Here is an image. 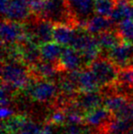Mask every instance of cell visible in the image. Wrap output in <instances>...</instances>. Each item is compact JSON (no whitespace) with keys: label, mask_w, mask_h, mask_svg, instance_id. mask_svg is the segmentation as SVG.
I'll return each instance as SVG.
<instances>
[{"label":"cell","mask_w":133,"mask_h":134,"mask_svg":"<svg viewBox=\"0 0 133 134\" xmlns=\"http://www.w3.org/2000/svg\"><path fill=\"white\" fill-rule=\"evenodd\" d=\"M130 104L126 96L123 94H112L107 96L103 100V106L112 113L113 116L119 114Z\"/></svg>","instance_id":"20"},{"label":"cell","mask_w":133,"mask_h":134,"mask_svg":"<svg viewBox=\"0 0 133 134\" xmlns=\"http://www.w3.org/2000/svg\"><path fill=\"white\" fill-rule=\"evenodd\" d=\"M78 88L79 91H94L100 86L96 75L93 73L90 69H85L80 70L79 77H78Z\"/></svg>","instance_id":"19"},{"label":"cell","mask_w":133,"mask_h":134,"mask_svg":"<svg viewBox=\"0 0 133 134\" xmlns=\"http://www.w3.org/2000/svg\"><path fill=\"white\" fill-rule=\"evenodd\" d=\"M5 134H19V132H16V131H7Z\"/></svg>","instance_id":"35"},{"label":"cell","mask_w":133,"mask_h":134,"mask_svg":"<svg viewBox=\"0 0 133 134\" xmlns=\"http://www.w3.org/2000/svg\"><path fill=\"white\" fill-rule=\"evenodd\" d=\"M26 28L20 22L5 19L1 24V41L3 46H9L14 44H21L27 40Z\"/></svg>","instance_id":"4"},{"label":"cell","mask_w":133,"mask_h":134,"mask_svg":"<svg viewBox=\"0 0 133 134\" xmlns=\"http://www.w3.org/2000/svg\"><path fill=\"white\" fill-rule=\"evenodd\" d=\"M57 63L46 61H39L36 65L31 67V73L33 77H37L41 80H51L56 79L59 71Z\"/></svg>","instance_id":"14"},{"label":"cell","mask_w":133,"mask_h":134,"mask_svg":"<svg viewBox=\"0 0 133 134\" xmlns=\"http://www.w3.org/2000/svg\"><path fill=\"white\" fill-rule=\"evenodd\" d=\"M70 47L79 51L83 58V62L89 65H90L95 59L99 58L101 50L97 37H95L94 35L89 34V32H77V35Z\"/></svg>","instance_id":"2"},{"label":"cell","mask_w":133,"mask_h":134,"mask_svg":"<svg viewBox=\"0 0 133 134\" xmlns=\"http://www.w3.org/2000/svg\"><path fill=\"white\" fill-rule=\"evenodd\" d=\"M112 113L104 106L98 107L96 109L85 112V123L93 127H102L109 120Z\"/></svg>","instance_id":"15"},{"label":"cell","mask_w":133,"mask_h":134,"mask_svg":"<svg viewBox=\"0 0 133 134\" xmlns=\"http://www.w3.org/2000/svg\"><path fill=\"white\" fill-rule=\"evenodd\" d=\"M43 127L38 123L32 121L30 120H26L21 129L19 130V134H39Z\"/></svg>","instance_id":"27"},{"label":"cell","mask_w":133,"mask_h":134,"mask_svg":"<svg viewBox=\"0 0 133 134\" xmlns=\"http://www.w3.org/2000/svg\"><path fill=\"white\" fill-rule=\"evenodd\" d=\"M119 81L120 84L133 88V66H128L124 69H120L119 74Z\"/></svg>","instance_id":"26"},{"label":"cell","mask_w":133,"mask_h":134,"mask_svg":"<svg viewBox=\"0 0 133 134\" xmlns=\"http://www.w3.org/2000/svg\"><path fill=\"white\" fill-rule=\"evenodd\" d=\"M125 134H126V133H125Z\"/></svg>","instance_id":"38"},{"label":"cell","mask_w":133,"mask_h":134,"mask_svg":"<svg viewBox=\"0 0 133 134\" xmlns=\"http://www.w3.org/2000/svg\"><path fill=\"white\" fill-rule=\"evenodd\" d=\"M103 100H104V98H103L102 94L98 92L97 90H94V91L87 92L80 91V94L77 96L75 102L85 113L87 111L92 110L96 108L100 107L101 105H103Z\"/></svg>","instance_id":"11"},{"label":"cell","mask_w":133,"mask_h":134,"mask_svg":"<svg viewBox=\"0 0 133 134\" xmlns=\"http://www.w3.org/2000/svg\"><path fill=\"white\" fill-rule=\"evenodd\" d=\"M57 87L65 98H73V96L77 95L78 92L79 91L78 85L76 82L69 80L67 76L59 80Z\"/></svg>","instance_id":"24"},{"label":"cell","mask_w":133,"mask_h":134,"mask_svg":"<svg viewBox=\"0 0 133 134\" xmlns=\"http://www.w3.org/2000/svg\"><path fill=\"white\" fill-rule=\"evenodd\" d=\"M53 28L52 21L39 18L30 24V28L28 30L26 29V32L29 40L41 45L53 40Z\"/></svg>","instance_id":"5"},{"label":"cell","mask_w":133,"mask_h":134,"mask_svg":"<svg viewBox=\"0 0 133 134\" xmlns=\"http://www.w3.org/2000/svg\"><path fill=\"white\" fill-rule=\"evenodd\" d=\"M133 126V120L130 119L119 118L112 115L108 122L103 126L106 134H125Z\"/></svg>","instance_id":"16"},{"label":"cell","mask_w":133,"mask_h":134,"mask_svg":"<svg viewBox=\"0 0 133 134\" xmlns=\"http://www.w3.org/2000/svg\"><path fill=\"white\" fill-rule=\"evenodd\" d=\"M84 63L79 51L70 46L63 48L62 54L57 61V68L59 70L72 71L79 69L81 64Z\"/></svg>","instance_id":"8"},{"label":"cell","mask_w":133,"mask_h":134,"mask_svg":"<svg viewBox=\"0 0 133 134\" xmlns=\"http://www.w3.org/2000/svg\"><path fill=\"white\" fill-rule=\"evenodd\" d=\"M27 88L29 90L31 99L39 102H46L51 100L57 96L59 87L51 80H39L34 83H30Z\"/></svg>","instance_id":"6"},{"label":"cell","mask_w":133,"mask_h":134,"mask_svg":"<svg viewBox=\"0 0 133 134\" xmlns=\"http://www.w3.org/2000/svg\"><path fill=\"white\" fill-rule=\"evenodd\" d=\"M67 122V113L64 109H57L50 115V123L54 125H62Z\"/></svg>","instance_id":"28"},{"label":"cell","mask_w":133,"mask_h":134,"mask_svg":"<svg viewBox=\"0 0 133 134\" xmlns=\"http://www.w3.org/2000/svg\"><path fill=\"white\" fill-rule=\"evenodd\" d=\"M130 108H131V117H130V118H131V120H133V99H132V100L130 101Z\"/></svg>","instance_id":"34"},{"label":"cell","mask_w":133,"mask_h":134,"mask_svg":"<svg viewBox=\"0 0 133 134\" xmlns=\"http://www.w3.org/2000/svg\"><path fill=\"white\" fill-rule=\"evenodd\" d=\"M9 2H10V0H0V5H1V13H2V15H3V16H4V14H5V10H7V5H8Z\"/></svg>","instance_id":"32"},{"label":"cell","mask_w":133,"mask_h":134,"mask_svg":"<svg viewBox=\"0 0 133 134\" xmlns=\"http://www.w3.org/2000/svg\"><path fill=\"white\" fill-rule=\"evenodd\" d=\"M2 81L12 85L16 90H25L30 84V71L27 65L20 61L11 60L2 64Z\"/></svg>","instance_id":"1"},{"label":"cell","mask_w":133,"mask_h":134,"mask_svg":"<svg viewBox=\"0 0 133 134\" xmlns=\"http://www.w3.org/2000/svg\"><path fill=\"white\" fill-rule=\"evenodd\" d=\"M126 134H133V126L131 127V129H130V131H129Z\"/></svg>","instance_id":"36"},{"label":"cell","mask_w":133,"mask_h":134,"mask_svg":"<svg viewBox=\"0 0 133 134\" xmlns=\"http://www.w3.org/2000/svg\"><path fill=\"white\" fill-rule=\"evenodd\" d=\"M94 3L95 0H67L69 12L76 20V26L90 16L94 11Z\"/></svg>","instance_id":"9"},{"label":"cell","mask_w":133,"mask_h":134,"mask_svg":"<svg viewBox=\"0 0 133 134\" xmlns=\"http://www.w3.org/2000/svg\"><path fill=\"white\" fill-rule=\"evenodd\" d=\"M117 32L121 40L133 43V20L130 18H124L118 23Z\"/></svg>","instance_id":"22"},{"label":"cell","mask_w":133,"mask_h":134,"mask_svg":"<svg viewBox=\"0 0 133 134\" xmlns=\"http://www.w3.org/2000/svg\"><path fill=\"white\" fill-rule=\"evenodd\" d=\"M30 12L29 0H10L3 16L9 20L22 22L27 19Z\"/></svg>","instance_id":"10"},{"label":"cell","mask_w":133,"mask_h":134,"mask_svg":"<svg viewBox=\"0 0 133 134\" xmlns=\"http://www.w3.org/2000/svg\"><path fill=\"white\" fill-rule=\"evenodd\" d=\"M130 1H131V2H132V3H133V0H130Z\"/></svg>","instance_id":"37"},{"label":"cell","mask_w":133,"mask_h":134,"mask_svg":"<svg viewBox=\"0 0 133 134\" xmlns=\"http://www.w3.org/2000/svg\"><path fill=\"white\" fill-rule=\"evenodd\" d=\"M54 124L52 123H48L43 127L42 131H40L39 134H55V131H54Z\"/></svg>","instance_id":"31"},{"label":"cell","mask_w":133,"mask_h":134,"mask_svg":"<svg viewBox=\"0 0 133 134\" xmlns=\"http://www.w3.org/2000/svg\"><path fill=\"white\" fill-rule=\"evenodd\" d=\"M113 24L109 18L96 14L87 19L85 30L91 35H99L101 32L111 29Z\"/></svg>","instance_id":"13"},{"label":"cell","mask_w":133,"mask_h":134,"mask_svg":"<svg viewBox=\"0 0 133 134\" xmlns=\"http://www.w3.org/2000/svg\"><path fill=\"white\" fill-rule=\"evenodd\" d=\"M127 18H130L133 20V4L130 3L128 8V14H127Z\"/></svg>","instance_id":"33"},{"label":"cell","mask_w":133,"mask_h":134,"mask_svg":"<svg viewBox=\"0 0 133 134\" xmlns=\"http://www.w3.org/2000/svg\"><path fill=\"white\" fill-rule=\"evenodd\" d=\"M63 46L56 41H49L44 44H41L39 47L40 50L41 59L46 60V61L57 63L59 58L63 51Z\"/></svg>","instance_id":"18"},{"label":"cell","mask_w":133,"mask_h":134,"mask_svg":"<svg viewBox=\"0 0 133 134\" xmlns=\"http://www.w3.org/2000/svg\"><path fill=\"white\" fill-rule=\"evenodd\" d=\"M100 86H111L119 80V68L109 58H98L89 65Z\"/></svg>","instance_id":"3"},{"label":"cell","mask_w":133,"mask_h":134,"mask_svg":"<svg viewBox=\"0 0 133 134\" xmlns=\"http://www.w3.org/2000/svg\"><path fill=\"white\" fill-rule=\"evenodd\" d=\"M22 50V61L27 66H34L38 63L41 59L40 50L37 44L29 40H26L25 42L20 44Z\"/></svg>","instance_id":"17"},{"label":"cell","mask_w":133,"mask_h":134,"mask_svg":"<svg viewBox=\"0 0 133 134\" xmlns=\"http://www.w3.org/2000/svg\"><path fill=\"white\" fill-rule=\"evenodd\" d=\"M14 115V111L9 106H2L1 109V119L2 120H5Z\"/></svg>","instance_id":"30"},{"label":"cell","mask_w":133,"mask_h":134,"mask_svg":"<svg viewBox=\"0 0 133 134\" xmlns=\"http://www.w3.org/2000/svg\"><path fill=\"white\" fill-rule=\"evenodd\" d=\"M108 58L120 69L130 66L133 59L132 43L122 41L108 50Z\"/></svg>","instance_id":"7"},{"label":"cell","mask_w":133,"mask_h":134,"mask_svg":"<svg viewBox=\"0 0 133 134\" xmlns=\"http://www.w3.org/2000/svg\"><path fill=\"white\" fill-rule=\"evenodd\" d=\"M27 119L22 115L10 117L5 120H2V134H5L7 131H16L18 132L21 129L22 125L24 124Z\"/></svg>","instance_id":"23"},{"label":"cell","mask_w":133,"mask_h":134,"mask_svg":"<svg viewBox=\"0 0 133 134\" xmlns=\"http://www.w3.org/2000/svg\"><path fill=\"white\" fill-rule=\"evenodd\" d=\"M65 134H88V131L83 127V124H67Z\"/></svg>","instance_id":"29"},{"label":"cell","mask_w":133,"mask_h":134,"mask_svg":"<svg viewBox=\"0 0 133 134\" xmlns=\"http://www.w3.org/2000/svg\"><path fill=\"white\" fill-rule=\"evenodd\" d=\"M97 39H98L99 44H100L101 48L109 50L113 47H115L116 45L119 44V40L121 38L117 31L115 32L112 31L111 29H109L99 34L98 37H97Z\"/></svg>","instance_id":"21"},{"label":"cell","mask_w":133,"mask_h":134,"mask_svg":"<svg viewBox=\"0 0 133 134\" xmlns=\"http://www.w3.org/2000/svg\"><path fill=\"white\" fill-rule=\"evenodd\" d=\"M77 30L67 23H56L53 28V40L62 46H70L77 35Z\"/></svg>","instance_id":"12"},{"label":"cell","mask_w":133,"mask_h":134,"mask_svg":"<svg viewBox=\"0 0 133 134\" xmlns=\"http://www.w3.org/2000/svg\"><path fill=\"white\" fill-rule=\"evenodd\" d=\"M116 7V0H95L94 12L98 15L109 18Z\"/></svg>","instance_id":"25"}]
</instances>
